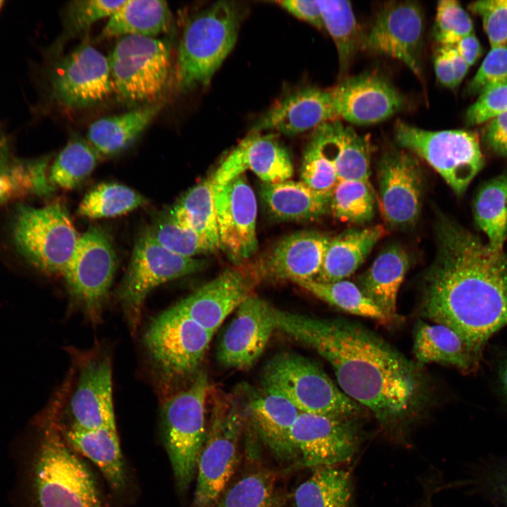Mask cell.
Instances as JSON below:
<instances>
[{
    "mask_svg": "<svg viewBox=\"0 0 507 507\" xmlns=\"http://www.w3.org/2000/svg\"><path fill=\"white\" fill-rule=\"evenodd\" d=\"M214 199L220 249L240 262L257 250V202L246 177L241 175L219 189Z\"/></svg>",
    "mask_w": 507,
    "mask_h": 507,
    "instance_id": "20",
    "label": "cell"
},
{
    "mask_svg": "<svg viewBox=\"0 0 507 507\" xmlns=\"http://www.w3.org/2000/svg\"><path fill=\"white\" fill-rule=\"evenodd\" d=\"M413 353L420 363H437L468 374L477 363L462 339L451 329L418 320L413 331Z\"/></svg>",
    "mask_w": 507,
    "mask_h": 507,
    "instance_id": "32",
    "label": "cell"
},
{
    "mask_svg": "<svg viewBox=\"0 0 507 507\" xmlns=\"http://www.w3.org/2000/svg\"><path fill=\"white\" fill-rule=\"evenodd\" d=\"M50 82L54 99L70 108L96 104L113 91L108 58L87 42L58 62Z\"/></svg>",
    "mask_w": 507,
    "mask_h": 507,
    "instance_id": "16",
    "label": "cell"
},
{
    "mask_svg": "<svg viewBox=\"0 0 507 507\" xmlns=\"http://www.w3.org/2000/svg\"><path fill=\"white\" fill-rule=\"evenodd\" d=\"M204 263L174 254L158 244L145 231L137 240L118 294L132 331L140 320L149 293L161 284L192 274Z\"/></svg>",
    "mask_w": 507,
    "mask_h": 507,
    "instance_id": "11",
    "label": "cell"
},
{
    "mask_svg": "<svg viewBox=\"0 0 507 507\" xmlns=\"http://www.w3.org/2000/svg\"><path fill=\"white\" fill-rule=\"evenodd\" d=\"M334 120L338 119L330 89L306 87L277 101L255 123L251 132L271 130L294 136Z\"/></svg>",
    "mask_w": 507,
    "mask_h": 507,
    "instance_id": "24",
    "label": "cell"
},
{
    "mask_svg": "<svg viewBox=\"0 0 507 507\" xmlns=\"http://www.w3.org/2000/svg\"><path fill=\"white\" fill-rule=\"evenodd\" d=\"M323 27L331 36L338 54L339 70L345 73L355 55L362 49V34L351 4L343 0H319Z\"/></svg>",
    "mask_w": 507,
    "mask_h": 507,
    "instance_id": "39",
    "label": "cell"
},
{
    "mask_svg": "<svg viewBox=\"0 0 507 507\" xmlns=\"http://www.w3.org/2000/svg\"><path fill=\"white\" fill-rule=\"evenodd\" d=\"M73 425L83 430L116 427L111 365L107 357L88 361L81 368L70 399Z\"/></svg>",
    "mask_w": 507,
    "mask_h": 507,
    "instance_id": "25",
    "label": "cell"
},
{
    "mask_svg": "<svg viewBox=\"0 0 507 507\" xmlns=\"http://www.w3.org/2000/svg\"><path fill=\"white\" fill-rule=\"evenodd\" d=\"M208 427L200 452L192 507H215L239 461L246 414L241 392L218 393L212 399Z\"/></svg>",
    "mask_w": 507,
    "mask_h": 507,
    "instance_id": "4",
    "label": "cell"
},
{
    "mask_svg": "<svg viewBox=\"0 0 507 507\" xmlns=\"http://www.w3.org/2000/svg\"><path fill=\"white\" fill-rule=\"evenodd\" d=\"M379 204L394 227L414 224L421 210L423 179L418 160L406 149L387 152L378 165Z\"/></svg>",
    "mask_w": 507,
    "mask_h": 507,
    "instance_id": "17",
    "label": "cell"
},
{
    "mask_svg": "<svg viewBox=\"0 0 507 507\" xmlns=\"http://www.w3.org/2000/svg\"><path fill=\"white\" fill-rule=\"evenodd\" d=\"M261 386L280 393L302 413L355 418L363 411L319 365L294 352H280L266 363Z\"/></svg>",
    "mask_w": 507,
    "mask_h": 507,
    "instance_id": "5",
    "label": "cell"
},
{
    "mask_svg": "<svg viewBox=\"0 0 507 507\" xmlns=\"http://www.w3.org/2000/svg\"><path fill=\"white\" fill-rule=\"evenodd\" d=\"M254 281L242 271L227 269L174 307L206 330L215 332L251 294Z\"/></svg>",
    "mask_w": 507,
    "mask_h": 507,
    "instance_id": "23",
    "label": "cell"
},
{
    "mask_svg": "<svg viewBox=\"0 0 507 507\" xmlns=\"http://www.w3.org/2000/svg\"><path fill=\"white\" fill-rule=\"evenodd\" d=\"M260 196L268 213L280 221H307L330 210V196L316 192L302 181L262 182Z\"/></svg>",
    "mask_w": 507,
    "mask_h": 507,
    "instance_id": "28",
    "label": "cell"
},
{
    "mask_svg": "<svg viewBox=\"0 0 507 507\" xmlns=\"http://www.w3.org/2000/svg\"><path fill=\"white\" fill-rule=\"evenodd\" d=\"M4 137H5V136L3 134L1 130H0V139H3Z\"/></svg>",
    "mask_w": 507,
    "mask_h": 507,
    "instance_id": "60",
    "label": "cell"
},
{
    "mask_svg": "<svg viewBox=\"0 0 507 507\" xmlns=\"http://www.w3.org/2000/svg\"><path fill=\"white\" fill-rule=\"evenodd\" d=\"M468 8L481 16L492 49L507 43V0L477 1Z\"/></svg>",
    "mask_w": 507,
    "mask_h": 507,
    "instance_id": "49",
    "label": "cell"
},
{
    "mask_svg": "<svg viewBox=\"0 0 507 507\" xmlns=\"http://www.w3.org/2000/svg\"><path fill=\"white\" fill-rule=\"evenodd\" d=\"M484 138L496 154L507 156V111L493 118L486 126Z\"/></svg>",
    "mask_w": 507,
    "mask_h": 507,
    "instance_id": "54",
    "label": "cell"
},
{
    "mask_svg": "<svg viewBox=\"0 0 507 507\" xmlns=\"http://www.w3.org/2000/svg\"><path fill=\"white\" fill-rule=\"evenodd\" d=\"M124 1L77 0L69 3L65 15V35L84 32L96 21L111 17Z\"/></svg>",
    "mask_w": 507,
    "mask_h": 507,
    "instance_id": "48",
    "label": "cell"
},
{
    "mask_svg": "<svg viewBox=\"0 0 507 507\" xmlns=\"http://www.w3.org/2000/svg\"><path fill=\"white\" fill-rule=\"evenodd\" d=\"M217 349V359L225 368L246 370L262 355L276 330L275 308L253 294L236 309Z\"/></svg>",
    "mask_w": 507,
    "mask_h": 507,
    "instance_id": "18",
    "label": "cell"
},
{
    "mask_svg": "<svg viewBox=\"0 0 507 507\" xmlns=\"http://www.w3.org/2000/svg\"><path fill=\"white\" fill-rule=\"evenodd\" d=\"M282 502L275 472L261 468L228 486L215 507H281Z\"/></svg>",
    "mask_w": 507,
    "mask_h": 507,
    "instance_id": "41",
    "label": "cell"
},
{
    "mask_svg": "<svg viewBox=\"0 0 507 507\" xmlns=\"http://www.w3.org/2000/svg\"><path fill=\"white\" fill-rule=\"evenodd\" d=\"M41 442L35 469L40 507H107L88 468L51 421Z\"/></svg>",
    "mask_w": 507,
    "mask_h": 507,
    "instance_id": "6",
    "label": "cell"
},
{
    "mask_svg": "<svg viewBox=\"0 0 507 507\" xmlns=\"http://www.w3.org/2000/svg\"><path fill=\"white\" fill-rule=\"evenodd\" d=\"M331 237L311 230L283 237L262 265L269 277L294 282L314 280L318 275Z\"/></svg>",
    "mask_w": 507,
    "mask_h": 507,
    "instance_id": "26",
    "label": "cell"
},
{
    "mask_svg": "<svg viewBox=\"0 0 507 507\" xmlns=\"http://www.w3.org/2000/svg\"><path fill=\"white\" fill-rule=\"evenodd\" d=\"M497 381L501 393L507 401V355L498 364Z\"/></svg>",
    "mask_w": 507,
    "mask_h": 507,
    "instance_id": "58",
    "label": "cell"
},
{
    "mask_svg": "<svg viewBox=\"0 0 507 507\" xmlns=\"http://www.w3.org/2000/svg\"><path fill=\"white\" fill-rule=\"evenodd\" d=\"M330 92L337 119L359 125L384 121L406 104L389 80L375 72L345 78Z\"/></svg>",
    "mask_w": 507,
    "mask_h": 507,
    "instance_id": "19",
    "label": "cell"
},
{
    "mask_svg": "<svg viewBox=\"0 0 507 507\" xmlns=\"http://www.w3.org/2000/svg\"><path fill=\"white\" fill-rule=\"evenodd\" d=\"M472 30V22L469 15L457 1L438 2L433 35L441 46H455Z\"/></svg>",
    "mask_w": 507,
    "mask_h": 507,
    "instance_id": "47",
    "label": "cell"
},
{
    "mask_svg": "<svg viewBox=\"0 0 507 507\" xmlns=\"http://www.w3.org/2000/svg\"><path fill=\"white\" fill-rule=\"evenodd\" d=\"M425 18L416 1H392L378 11L362 49L395 58L422 77Z\"/></svg>",
    "mask_w": 507,
    "mask_h": 507,
    "instance_id": "15",
    "label": "cell"
},
{
    "mask_svg": "<svg viewBox=\"0 0 507 507\" xmlns=\"http://www.w3.org/2000/svg\"><path fill=\"white\" fill-rule=\"evenodd\" d=\"M161 108V104L151 103L124 113L100 118L89 126L88 141L101 156L117 154L134 142Z\"/></svg>",
    "mask_w": 507,
    "mask_h": 507,
    "instance_id": "31",
    "label": "cell"
},
{
    "mask_svg": "<svg viewBox=\"0 0 507 507\" xmlns=\"http://www.w3.org/2000/svg\"><path fill=\"white\" fill-rule=\"evenodd\" d=\"M101 156L89 142L73 137L54 161L49 173L53 187L66 190L80 185L92 173Z\"/></svg>",
    "mask_w": 507,
    "mask_h": 507,
    "instance_id": "42",
    "label": "cell"
},
{
    "mask_svg": "<svg viewBox=\"0 0 507 507\" xmlns=\"http://www.w3.org/2000/svg\"><path fill=\"white\" fill-rule=\"evenodd\" d=\"M168 217L198 234L212 252L220 249L211 177L190 188L173 206Z\"/></svg>",
    "mask_w": 507,
    "mask_h": 507,
    "instance_id": "36",
    "label": "cell"
},
{
    "mask_svg": "<svg viewBox=\"0 0 507 507\" xmlns=\"http://www.w3.org/2000/svg\"><path fill=\"white\" fill-rule=\"evenodd\" d=\"M394 138L402 149L423 158L458 195L484 165L478 136L472 132L430 131L398 121Z\"/></svg>",
    "mask_w": 507,
    "mask_h": 507,
    "instance_id": "9",
    "label": "cell"
},
{
    "mask_svg": "<svg viewBox=\"0 0 507 507\" xmlns=\"http://www.w3.org/2000/svg\"><path fill=\"white\" fill-rule=\"evenodd\" d=\"M299 468L339 466L359 450L361 433L355 418L301 412L290 430Z\"/></svg>",
    "mask_w": 507,
    "mask_h": 507,
    "instance_id": "14",
    "label": "cell"
},
{
    "mask_svg": "<svg viewBox=\"0 0 507 507\" xmlns=\"http://www.w3.org/2000/svg\"><path fill=\"white\" fill-rule=\"evenodd\" d=\"M301 179L313 190L329 195L338 182L334 166L324 152L315 130L304 150Z\"/></svg>",
    "mask_w": 507,
    "mask_h": 507,
    "instance_id": "45",
    "label": "cell"
},
{
    "mask_svg": "<svg viewBox=\"0 0 507 507\" xmlns=\"http://www.w3.org/2000/svg\"><path fill=\"white\" fill-rule=\"evenodd\" d=\"M47 158L23 160L15 158L6 137L0 139V203L32 195L50 194Z\"/></svg>",
    "mask_w": 507,
    "mask_h": 507,
    "instance_id": "33",
    "label": "cell"
},
{
    "mask_svg": "<svg viewBox=\"0 0 507 507\" xmlns=\"http://www.w3.org/2000/svg\"><path fill=\"white\" fill-rule=\"evenodd\" d=\"M410 267V257L399 245L384 249L362 275L361 289L393 321L400 287Z\"/></svg>",
    "mask_w": 507,
    "mask_h": 507,
    "instance_id": "30",
    "label": "cell"
},
{
    "mask_svg": "<svg viewBox=\"0 0 507 507\" xmlns=\"http://www.w3.org/2000/svg\"><path fill=\"white\" fill-rule=\"evenodd\" d=\"M213 334L173 306L153 320L144 339L163 376L179 380L197 372Z\"/></svg>",
    "mask_w": 507,
    "mask_h": 507,
    "instance_id": "12",
    "label": "cell"
},
{
    "mask_svg": "<svg viewBox=\"0 0 507 507\" xmlns=\"http://www.w3.org/2000/svg\"><path fill=\"white\" fill-rule=\"evenodd\" d=\"M454 46L469 66L475 63L482 52V46L473 32L463 37Z\"/></svg>",
    "mask_w": 507,
    "mask_h": 507,
    "instance_id": "56",
    "label": "cell"
},
{
    "mask_svg": "<svg viewBox=\"0 0 507 507\" xmlns=\"http://www.w3.org/2000/svg\"><path fill=\"white\" fill-rule=\"evenodd\" d=\"M276 330L315 351L332 367L341 390L396 431L416 415L425 397L417 365L359 324L275 308Z\"/></svg>",
    "mask_w": 507,
    "mask_h": 507,
    "instance_id": "1",
    "label": "cell"
},
{
    "mask_svg": "<svg viewBox=\"0 0 507 507\" xmlns=\"http://www.w3.org/2000/svg\"><path fill=\"white\" fill-rule=\"evenodd\" d=\"M505 82H507V43L489 52L468 84L467 92L471 95L481 94L486 89Z\"/></svg>",
    "mask_w": 507,
    "mask_h": 507,
    "instance_id": "50",
    "label": "cell"
},
{
    "mask_svg": "<svg viewBox=\"0 0 507 507\" xmlns=\"http://www.w3.org/2000/svg\"><path fill=\"white\" fill-rule=\"evenodd\" d=\"M434 67L437 78L441 84L449 88H454L458 85L452 65L443 46L437 50Z\"/></svg>",
    "mask_w": 507,
    "mask_h": 507,
    "instance_id": "55",
    "label": "cell"
},
{
    "mask_svg": "<svg viewBox=\"0 0 507 507\" xmlns=\"http://www.w3.org/2000/svg\"><path fill=\"white\" fill-rule=\"evenodd\" d=\"M437 253L423 284V317L453 330L480 365L489 339L507 325V255L441 217Z\"/></svg>",
    "mask_w": 507,
    "mask_h": 507,
    "instance_id": "2",
    "label": "cell"
},
{
    "mask_svg": "<svg viewBox=\"0 0 507 507\" xmlns=\"http://www.w3.org/2000/svg\"><path fill=\"white\" fill-rule=\"evenodd\" d=\"M161 246L182 256L212 252L208 245L195 232L183 227L168 216L156 221L146 230Z\"/></svg>",
    "mask_w": 507,
    "mask_h": 507,
    "instance_id": "46",
    "label": "cell"
},
{
    "mask_svg": "<svg viewBox=\"0 0 507 507\" xmlns=\"http://www.w3.org/2000/svg\"><path fill=\"white\" fill-rule=\"evenodd\" d=\"M4 3V1L0 0V11H1L2 6H3Z\"/></svg>",
    "mask_w": 507,
    "mask_h": 507,
    "instance_id": "61",
    "label": "cell"
},
{
    "mask_svg": "<svg viewBox=\"0 0 507 507\" xmlns=\"http://www.w3.org/2000/svg\"><path fill=\"white\" fill-rule=\"evenodd\" d=\"M451 63L458 85L466 75L469 65L460 56L454 46H443Z\"/></svg>",
    "mask_w": 507,
    "mask_h": 507,
    "instance_id": "57",
    "label": "cell"
},
{
    "mask_svg": "<svg viewBox=\"0 0 507 507\" xmlns=\"http://www.w3.org/2000/svg\"><path fill=\"white\" fill-rule=\"evenodd\" d=\"M339 466L315 468L295 489L293 507H353L351 473Z\"/></svg>",
    "mask_w": 507,
    "mask_h": 507,
    "instance_id": "37",
    "label": "cell"
},
{
    "mask_svg": "<svg viewBox=\"0 0 507 507\" xmlns=\"http://www.w3.org/2000/svg\"><path fill=\"white\" fill-rule=\"evenodd\" d=\"M425 492L427 494H425L423 502L420 503V507H434L431 501V495L430 494V491L426 490Z\"/></svg>",
    "mask_w": 507,
    "mask_h": 507,
    "instance_id": "59",
    "label": "cell"
},
{
    "mask_svg": "<svg viewBox=\"0 0 507 507\" xmlns=\"http://www.w3.org/2000/svg\"><path fill=\"white\" fill-rule=\"evenodd\" d=\"M314 130L334 166L338 181L370 182L371 144L368 136L358 134L339 120L323 123Z\"/></svg>",
    "mask_w": 507,
    "mask_h": 507,
    "instance_id": "27",
    "label": "cell"
},
{
    "mask_svg": "<svg viewBox=\"0 0 507 507\" xmlns=\"http://www.w3.org/2000/svg\"><path fill=\"white\" fill-rule=\"evenodd\" d=\"M479 490L507 506V460L489 464L476 480Z\"/></svg>",
    "mask_w": 507,
    "mask_h": 507,
    "instance_id": "52",
    "label": "cell"
},
{
    "mask_svg": "<svg viewBox=\"0 0 507 507\" xmlns=\"http://www.w3.org/2000/svg\"><path fill=\"white\" fill-rule=\"evenodd\" d=\"M172 13L160 0H125L104 27V37L130 35L155 37L170 28Z\"/></svg>",
    "mask_w": 507,
    "mask_h": 507,
    "instance_id": "35",
    "label": "cell"
},
{
    "mask_svg": "<svg viewBox=\"0 0 507 507\" xmlns=\"http://www.w3.org/2000/svg\"><path fill=\"white\" fill-rule=\"evenodd\" d=\"M277 3L294 17L322 29L323 23L320 11L315 0H285Z\"/></svg>",
    "mask_w": 507,
    "mask_h": 507,
    "instance_id": "53",
    "label": "cell"
},
{
    "mask_svg": "<svg viewBox=\"0 0 507 507\" xmlns=\"http://www.w3.org/2000/svg\"><path fill=\"white\" fill-rule=\"evenodd\" d=\"M208 377L200 371L184 390L163 407V438L175 481L181 491L189 486L206 434V404Z\"/></svg>",
    "mask_w": 507,
    "mask_h": 507,
    "instance_id": "8",
    "label": "cell"
},
{
    "mask_svg": "<svg viewBox=\"0 0 507 507\" xmlns=\"http://www.w3.org/2000/svg\"><path fill=\"white\" fill-rule=\"evenodd\" d=\"M11 235L17 251L28 262L46 273L62 276L80 236L65 207L59 203L39 208L19 206Z\"/></svg>",
    "mask_w": 507,
    "mask_h": 507,
    "instance_id": "7",
    "label": "cell"
},
{
    "mask_svg": "<svg viewBox=\"0 0 507 507\" xmlns=\"http://www.w3.org/2000/svg\"><path fill=\"white\" fill-rule=\"evenodd\" d=\"M63 433L69 444L96 465L113 490L123 487L125 470L116 427L83 430L72 425Z\"/></svg>",
    "mask_w": 507,
    "mask_h": 507,
    "instance_id": "34",
    "label": "cell"
},
{
    "mask_svg": "<svg viewBox=\"0 0 507 507\" xmlns=\"http://www.w3.org/2000/svg\"><path fill=\"white\" fill-rule=\"evenodd\" d=\"M247 170L268 184L289 180L294 172L289 152L273 134L251 132L211 176L213 189L222 188Z\"/></svg>",
    "mask_w": 507,
    "mask_h": 507,
    "instance_id": "21",
    "label": "cell"
},
{
    "mask_svg": "<svg viewBox=\"0 0 507 507\" xmlns=\"http://www.w3.org/2000/svg\"><path fill=\"white\" fill-rule=\"evenodd\" d=\"M246 422L273 456L282 462H296L297 451L290 439L291 428L301 413L280 393L261 386L241 389Z\"/></svg>",
    "mask_w": 507,
    "mask_h": 507,
    "instance_id": "22",
    "label": "cell"
},
{
    "mask_svg": "<svg viewBox=\"0 0 507 507\" xmlns=\"http://www.w3.org/2000/svg\"><path fill=\"white\" fill-rule=\"evenodd\" d=\"M146 202L141 194L125 185L103 182L85 194L79 204L77 213L90 219L115 217L130 212Z\"/></svg>",
    "mask_w": 507,
    "mask_h": 507,
    "instance_id": "43",
    "label": "cell"
},
{
    "mask_svg": "<svg viewBox=\"0 0 507 507\" xmlns=\"http://www.w3.org/2000/svg\"><path fill=\"white\" fill-rule=\"evenodd\" d=\"M375 196L370 182L338 181L330 202V210L337 219L351 223L363 224L374 216Z\"/></svg>",
    "mask_w": 507,
    "mask_h": 507,
    "instance_id": "44",
    "label": "cell"
},
{
    "mask_svg": "<svg viewBox=\"0 0 507 507\" xmlns=\"http://www.w3.org/2000/svg\"><path fill=\"white\" fill-rule=\"evenodd\" d=\"M477 223L486 234L489 247L503 251L507 236V173L487 182L474 202Z\"/></svg>",
    "mask_w": 507,
    "mask_h": 507,
    "instance_id": "38",
    "label": "cell"
},
{
    "mask_svg": "<svg viewBox=\"0 0 507 507\" xmlns=\"http://www.w3.org/2000/svg\"><path fill=\"white\" fill-rule=\"evenodd\" d=\"M242 9L234 1H219L187 23L179 45L175 80L186 92L206 85L234 48Z\"/></svg>",
    "mask_w": 507,
    "mask_h": 507,
    "instance_id": "3",
    "label": "cell"
},
{
    "mask_svg": "<svg viewBox=\"0 0 507 507\" xmlns=\"http://www.w3.org/2000/svg\"><path fill=\"white\" fill-rule=\"evenodd\" d=\"M113 91L130 104H151L165 89L170 69V44L155 37H122L110 54Z\"/></svg>",
    "mask_w": 507,
    "mask_h": 507,
    "instance_id": "10",
    "label": "cell"
},
{
    "mask_svg": "<svg viewBox=\"0 0 507 507\" xmlns=\"http://www.w3.org/2000/svg\"><path fill=\"white\" fill-rule=\"evenodd\" d=\"M295 283L344 312L373 319L382 324H389L393 321L361 288L349 281L343 280L334 282H322L309 280L297 281Z\"/></svg>",
    "mask_w": 507,
    "mask_h": 507,
    "instance_id": "40",
    "label": "cell"
},
{
    "mask_svg": "<svg viewBox=\"0 0 507 507\" xmlns=\"http://www.w3.org/2000/svg\"><path fill=\"white\" fill-rule=\"evenodd\" d=\"M382 225L345 230L331 238L320 270L314 279L334 282L351 276L384 235Z\"/></svg>",
    "mask_w": 507,
    "mask_h": 507,
    "instance_id": "29",
    "label": "cell"
},
{
    "mask_svg": "<svg viewBox=\"0 0 507 507\" xmlns=\"http://www.w3.org/2000/svg\"><path fill=\"white\" fill-rule=\"evenodd\" d=\"M117 260L111 239L99 226L80 236L63 277L73 297L94 321L99 318L115 273Z\"/></svg>",
    "mask_w": 507,
    "mask_h": 507,
    "instance_id": "13",
    "label": "cell"
},
{
    "mask_svg": "<svg viewBox=\"0 0 507 507\" xmlns=\"http://www.w3.org/2000/svg\"><path fill=\"white\" fill-rule=\"evenodd\" d=\"M507 111V82L493 85L483 91L465 115L469 126L481 124Z\"/></svg>",
    "mask_w": 507,
    "mask_h": 507,
    "instance_id": "51",
    "label": "cell"
}]
</instances>
